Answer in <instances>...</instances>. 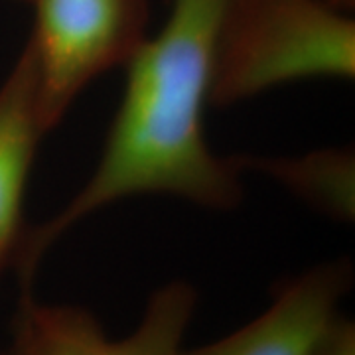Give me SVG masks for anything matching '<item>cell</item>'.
Segmentation results:
<instances>
[{"mask_svg":"<svg viewBox=\"0 0 355 355\" xmlns=\"http://www.w3.org/2000/svg\"><path fill=\"white\" fill-rule=\"evenodd\" d=\"M227 0H172L164 26L125 65L127 85L87 182L42 225L26 231L14 261L34 286L44 257L87 217L137 196H168L229 211L243 200V172L205 139L214 48Z\"/></svg>","mask_w":355,"mask_h":355,"instance_id":"6da1fadb","label":"cell"},{"mask_svg":"<svg viewBox=\"0 0 355 355\" xmlns=\"http://www.w3.org/2000/svg\"><path fill=\"white\" fill-rule=\"evenodd\" d=\"M354 76L355 22L331 0H227L214 48L211 105Z\"/></svg>","mask_w":355,"mask_h":355,"instance_id":"7a4b0ae2","label":"cell"},{"mask_svg":"<svg viewBox=\"0 0 355 355\" xmlns=\"http://www.w3.org/2000/svg\"><path fill=\"white\" fill-rule=\"evenodd\" d=\"M32 10L26 50L34 62L46 132L77 97L114 67H125L148 38V0H24Z\"/></svg>","mask_w":355,"mask_h":355,"instance_id":"3957f363","label":"cell"},{"mask_svg":"<svg viewBox=\"0 0 355 355\" xmlns=\"http://www.w3.org/2000/svg\"><path fill=\"white\" fill-rule=\"evenodd\" d=\"M198 306L196 288L172 280L150 294L135 330L111 338L87 308L42 302L20 286L10 342L0 355H180Z\"/></svg>","mask_w":355,"mask_h":355,"instance_id":"277c9868","label":"cell"},{"mask_svg":"<svg viewBox=\"0 0 355 355\" xmlns=\"http://www.w3.org/2000/svg\"><path fill=\"white\" fill-rule=\"evenodd\" d=\"M352 284L347 259L320 263L282 282L270 304L239 330L180 355H308Z\"/></svg>","mask_w":355,"mask_h":355,"instance_id":"5b68a950","label":"cell"},{"mask_svg":"<svg viewBox=\"0 0 355 355\" xmlns=\"http://www.w3.org/2000/svg\"><path fill=\"white\" fill-rule=\"evenodd\" d=\"M46 135L34 62L24 48L0 83V279L14 266L26 233V186Z\"/></svg>","mask_w":355,"mask_h":355,"instance_id":"8992f818","label":"cell"},{"mask_svg":"<svg viewBox=\"0 0 355 355\" xmlns=\"http://www.w3.org/2000/svg\"><path fill=\"white\" fill-rule=\"evenodd\" d=\"M237 168L280 184L316 211L342 223L355 219L354 148H320L302 156H237Z\"/></svg>","mask_w":355,"mask_h":355,"instance_id":"52a82bcc","label":"cell"},{"mask_svg":"<svg viewBox=\"0 0 355 355\" xmlns=\"http://www.w3.org/2000/svg\"><path fill=\"white\" fill-rule=\"evenodd\" d=\"M308 355H355V324L340 312L318 336Z\"/></svg>","mask_w":355,"mask_h":355,"instance_id":"ba28073f","label":"cell"},{"mask_svg":"<svg viewBox=\"0 0 355 355\" xmlns=\"http://www.w3.org/2000/svg\"><path fill=\"white\" fill-rule=\"evenodd\" d=\"M331 2H336L338 6H342V8H347V6H352L354 4V0H331Z\"/></svg>","mask_w":355,"mask_h":355,"instance_id":"9c48e42d","label":"cell"}]
</instances>
